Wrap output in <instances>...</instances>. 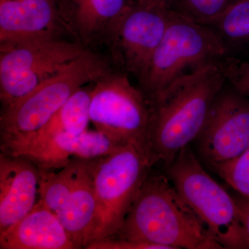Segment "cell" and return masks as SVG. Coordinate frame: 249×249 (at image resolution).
I'll return each instance as SVG.
<instances>
[{
  "mask_svg": "<svg viewBox=\"0 0 249 249\" xmlns=\"http://www.w3.org/2000/svg\"><path fill=\"white\" fill-rule=\"evenodd\" d=\"M227 80L225 65L213 62L177 80L150 102L148 147L152 165L167 168L196 140Z\"/></svg>",
  "mask_w": 249,
  "mask_h": 249,
  "instance_id": "1",
  "label": "cell"
},
{
  "mask_svg": "<svg viewBox=\"0 0 249 249\" xmlns=\"http://www.w3.org/2000/svg\"><path fill=\"white\" fill-rule=\"evenodd\" d=\"M114 237L154 244L163 249H223L168 175L152 168Z\"/></svg>",
  "mask_w": 249,
  "mask_h": 249,
  "instance_id": "2",
  "label": "cell"
},
{
  "mask_svg": "<svg viewBox=\"0 0 249 249\" xmlns=\"http://www.w3.org/2000/svg\"><path fill=\"white\" fill-rule=\"evenodd\" d=\"M109 73L107 62L86 49L66 68L3 108L0 117L1 152L16 155L77 90Z\"/></svg>",
  "mask_w": 249,
  "mask_h": 249,
  "instance_id": "3",
  "label": "cell"
},
{
  "mask_svg": "<svg viewBox=\"0 0 249 249\" xmlns=\"http://www.w3.org/2000/svg\"><path fill=\"white\" fill-rule=\"evenodd\" d=\"M227 47L211 28L173 10L163 38L141 80L150 102L177 80L199 67L222 62Z\"/></svg>",
  "mask_w": 249,
  "mask_h": 249,
  "instance_id": "4",
  "label": "cell"
},
{
  "mask_svg": "<svg viewBox=\"0 0 249 249\" xmlns=\"http://www.w3.org/2000/svg\"><path fill=\"white\" fill-rule=\"evenodd\" d=\"M152 168L148 155L131 144L92 160L97 210L88 245L117 235Z\"/></svg>",
  "mask_w": 249,
  "mask_h": 249,
  "instance_id": "5",
  "label": "cell"
},
{
  "mask_svg": "<svg viewBox=\"0 0 249 249\" xmlns=\"http://www.w3.org/2000/svg\"><path fill=\"white\" fill-rule=\"evenodd\" d=\"M166 169L183 200L223 249H248L237 201L203 168L188 145Z\"/></svg>",
  "mask_w": 249,
  "mask_h": 249,
  "instance_id": "6",
  "label": "cell"
},
{
  "mask_svg": "<svg viewBox=\"0 0 249 249\" xmlns=\"http://www.w3.org/2000/svg\"><path fill=\"white\" fill-rule=\"evenodd\" d=\"M78 42L55 36L0 44V99L2 109L66 68L84 53Z\"/></svg>",
  "mask_w": 249,
  "mask_h": 249,
  "instance_id": "7",
  "label": "cell"
},
{
  "mask_svg": "<svg viewBox=\"0 0 249 249\" xmlns=\"http://www.w3.org/2000/svg\"><path fill=\"white\" fill-rule=\"evenodd\" d=\"M151 111L145 95L136 89L125 75L110 72L96 81L91 90L90 121L96 130L121 145H135L150 160Z\"/></svg>",
  "mask_w": 249,
  "mask_h": 249,
  "instance_id": "8",
  "label": "cell"
},
{
  "mask_svg": "<svg viewBox=\"0 0 249 249\" xmlns=\"http://www.w3.org/2000/svg\"><path fill=\"white\" fill-rule=\"evenodd\" d=\"M173 9L166 0H139L124 8L107 37L113 56L139 83L163 38Z\"/></svg>",
  "mask_w": 249,
  "mask_h": 249,
  "instance_id": "9",
  "label": "cell"
},
{
  "mask_svg": "<svg viewBox=\"0 0 249 249\" xmlns=\"http://www.w3.org/2000/svg\"><path fill=\"white\" fill-rule=\"evenodd\" d=\"M223 89L196 139L199 153L211 165L235 158L249 148V100L237 90Z\"/></svg>",
  "mask_w": 249,
  "mask_h": 249,
  "instance_id": "10",
  "label": "cell"
},
{
  "mask_svg": "<svg viewBox=\"0 0 249 249\" xmlns=\"http://www.w3.org/2000/svg\"><path fill=\"white\" fill-rule=\"evenodd\" d=\"M40 178V168L29 157L0 153V232L34 209Z\"/></svg>",
  "mask_w": 249,
  "mask_h": 249,
  "instance_id": "11",
  "label": "cell"
},
{
  "mask_svg": "<svg viewBox=\"0 0 249 249\" xmlns=\"http://www.w3.org/2000/svg\"><path fill=\"white\" fill-rule=\"evenodd\" d=\"M61 26L50 0H1L0 44L55 36Z\"/></svg>",
  "mask_w": 249,
  "mask_h": 249,
  "instance_id": "12",
  "label": "cell"
},
{
  "mask_svg": "<svg viewBox=\"0 0 249 249\" xmlns=\"http://www.w3.org/2000/svg\"><path fill=\"white\" fill-rule=\"evenodd\" d=\"M0 249H76L60 219L42 201L0 232Z\"/></svg>",
  "mask_w": 249,
  "mask_h": 249,
  "instance_id": "13",
  "label": "cell"
},
{
  "mask_svg": "<svg viewBox=\"0 0 249 249\" xmlns=\"http://www.w3.org/2000/svg\"><path fill=\"white\" fill-rule=\"evenodd\" d=\"M121 145L99 131H84L79 134H59L27 153L42 170L63 168L71 160H91L110 155Z\"/></svg>",
  "mask_w": 249,
  "mask_h": 249,
  "instance_id": "14",
  "label": "cell"
},
{
  "mask_svg": "<svg viewBox=\"0 0 249 249\" xmlns=\"http://www.w3.org/2000/svg\"><path fill=\"white\" fill-rule=\"evenodd\" d=\"M125 7L124 0H62L57 10L62 28L86 47L107 39L111 25Z\"/></svg>",
  "mask_w": 249,
  "mask_h": 249,
  "instance_id": "15",
  "label": "cell"
},
{
  "mask_svg": "<svg viewBox=\"0 0 249 249\" xmlns=\"http://www.w3.org/2000/svg\"><path fill=\"white\" fill-rule=\"evenodd\" d=\"M92 160H85L73 191L55 212L76 249L86 248L96 218L97 202L91 172Z\"/></svg>",
  "mask_w": 249,
  "mask_h": 249,
  "instance_id": "16",
  "label": "cell"
},
{
  "mask_svg": "<svg viewBox=\"0 0 249 249\" xmlns=\"http://www.w3.org/2000/svg\"><path fill=\"white\" fill-rule=\"evenodd\" d=\"M91 90L81 88L52 119L15 155H26L61 133L79 134L88 129L90 121L89 110Z\"/></svg>",
  "mask_w": 249,
  "mask_h": 249,
  "instance_id": "17",
  "label": "cell"
},
{
  "mask_svg": "<svg viewBox=\"0 0 249 249\" xmlns=\"http://www.w3.org/2000/svg\"><path fill=\"white\" fill-rule=\"evenodd\" d=\"M85 161L71 160L63 168H59L58 172L40 169L38 200L56 212L73 191Z\"/></svg>",
  "mask_w": 249,
  "mask_h": 249,
  "instance_id": "18",
  "label": "cell"
},
{
  "mask_svg": "<svg viewBox=\"0 0 249 249\" xmlns=\"http://www.w3.org/2000/svg\"><path fill=\"white\" fill-rule=\"evenodd\" d=\"M224 42L249 40V0H237L208 24Z\"/></svg>",
  "mask_w": 249,
  "mask_h": 249,
  "instance_id": "19",
  "label": "cell"
},
{
  "mask_svg": "<svg viewBox=\"0 0 249 249\" xmlns=\"http://www.w3.org/2000/svg\"><path fill=\"white\" fill-rule=\"evenodd\" d=\"M211 165L242 198L249 199V148L235 158Z\"/></svg>",
  "mask_w": 249,
  "mask_h": 249,
  "instance_id": "20",
  "label": "cell"
},
{
  "mask_svg": "<svg viewBox=\"0 0 249 249\" xmlns=\"http://www.w3.org/2000/svg\"><path fill=\"white\" fill-rule=\"evenodd\" d=\"M237 0H181L183 13L201 24H206Z\"/></svg>",
  "mask_w": 249,
  "mask_h": 249,
  "instance_id": "21",
  "label": "cell"
},
{
  "mask_svg": "<svg viewBox=\"0 0 249 249\" xmlns=\"http://www.w3.org/2000/svg\"><path fill=\"white\" fill-rule=\"evenodd\" d=\"M87 249H163L160 245L137 241L119 238L117 237H107L91 242Z\"/></svg>",
  "mask_w": 249,
  "mask_h": 249,
  "instance_id": "22",
  "label": "cell"
},
{
  "mask_svg": "<svg viewBox=\"0 0 249 249\" xmlns=\"http://www.w3.org/2000/svg\"><path fill=\"white\" fill-rule=\"evenodd\" d=\"M227 80L249 100V62L225 65Z\"/></svg>",
  "mask_w": 249,
  "mask_h": 249,
  "instance_id": "23",
  "label": "cell"
},
{
  "mask_svg": "<svg viewBox=\"0 0 249 249\" xmlns=\"http://www.w3.org/2000/svg\"><path fill=\"white\" fill-rule=\"evenodd\" d=\"M237 201L240 209L241 223L247 247L249 249V199L242 198V200Z\"/></svg>",
  "mask_w": 249,
  "mask_h": 249,
  "instance_id": "24",
  "label": "cell"
}]
</instances>
